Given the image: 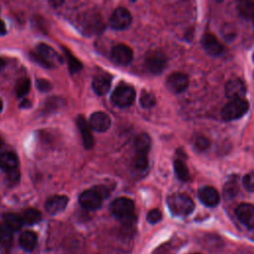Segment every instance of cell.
Listing matches in <instances>:
<instances>
[{
    "mask_svg": "<svg viewBox=\"0 0 254 254\" xmlns=\"http://www.w3.org/2000/svg\"><path fill=\"white\" fill-rule=\"evenodd\" d=\"M167 204L174 215L187 216L194 209L193 200L186 193L176 192L168 196Z\"/></svg>",
    "mask_w": 254,
    "mask_h": 254,
    "instance_id": "obj_1",
    "label": "cell"
},
{
    "mask_svg": "<svg viewBox=\"0 0 254 254\" xmlns=\"http://www.w3.org/2000/svg\"><path fill=\"white\" fill-rule=\"evenodd\" d=\"M31 57L35 62L49 68L58 66L63 63L61 56L46 44H39L35 51L31 53Z\"/></svg>",
    "mask_w": 254,
    "mask_h": 254,
    "instance_id": "obj_2",
    "label": "cell"
},
{
    "mask_svg": "<svg viewBox=\"0 0 254 254\" xmlns=\"http://www.w3.org/2000/svg\"><path fill=\"white\" fill-rule=\"evenodd\" d=\"M106 195V190H100V188L86 190L80 193L78 201L79 204L87 210H95L102 204L103 197Z\"/></svg>",
    "mask_w": 254,
    "mask_h": 254,
    "instance_id": "obj_3",
    "label": "cell"
},
{
    "mask_svg": "<svg viewBox=\"0 0 254 254\" xmlns=\"http://www.w3.org/2000/svg\"><path fill=\"white\" fill-rule=\"evenodd\" d=\"M136 92L134 88L126 83H120L111 94V101L119 107H128L135 100Z\"/></svg>",
    "mask_w": 254,
    "mask_h": 254,
    "instance_id": "obj_4",
    "label": "cell"
},
{
    "mask_svg": "<svg viewBox=\"0 0 254 254\" xmlns=\"http://www.w3.org/2000/svg\"><path fill=\"white\" fill-rule=\"evenodd\" d=\"M135 204L128 197H117L111 203V211L117 218L123 221H130L134 217Z\"/></svg>",
    "mask_w": 254,
    "mask_h": 254,
    "instance_id": "obj_5",
    "label": "cell"
},
{
    "mask_svg": "<svg viewBox=\"0 0 254 254\" xmlns=\"http://www.w3.org/2000/svg\"><path fill=\"white\" fill-rule=\"evenodd\" d=\"M249 109V103L244 98L230 100L221 110V117L226 120H234L242 117Z\"/></svg>",
    "mask_w": 254,
    "mask_h": 254,
    "instance_id": "obj_6",
    "label": "cell"
},
{
    "mask_svg": "<svg viewBox=\"0 0 254 254\" xmlns=\"http://www.w3.org/2000/svg\"><path fill=\"white\" fill-rule=\"evenodd\" d=\"M167 64L166 56L158 50L149 52L145 57V66L146 68L154 74L161 73Z\"/></svg>",
    "mask_w": 254,
    "mask_h": 254,
    "instance_id": "obj_7",
    "label": "cell"
},
{
    "mask_svg": "<svg viewBox=\"0 0 254 254\" xmlns=\"http://www.w3.org/2000/svg\"><path fill=\"white\" fill-rule=\"evenodd\" d=\"M132 22V17L130 12L122 7L117 8L109 18V26L113 30H126L130 27Z\"/></svg>",
    "mask_w": 254,
    "mask_h": 254,
    "instance_id": "obj_8",
    "label": "cell"
},
{
    "mask_svg": "<svg viewBox=\"0 0 254 254\" xmlns=\"http://www.w3.org/2000/svg\"><path fill=\"white\" fill-rule=\"evenodd\" d=\"M111 60L119 65H128L133 60V51L124 44L114 46L110 53Z\"/></svg>",
    "mask_w": 254,
    "mask_h": 254,
    "instance_id": "obj_9",
    "label": "cell"
},
{
    "mask_svg": "<svg viewBox=\"0 0 254 254\" xmlns=\"http://www.w3.org/2000/svg\"><path fill=\"white\" fill-rule=\"evenodd\" d=\"M235 214L242 224L247 228H254V205L250 203H241L235 209Z\"/></svg>",
    "mask_w": 254,
    "mask_h": 254,
    "instance_id": "obj_10",
    "label": "cell"
},
{
    "mask_svg": "<svg viewBox=\"0 0 254 254\" xmlns=\"http://www.w3.org/2000/svg\"><path fill=\"white\" fill-rule=\"evenodd\" d=\"M189 85V78L185 73L173 72L167 78V86L174 93L184 91Z\"/></svg>",
    "mask_w": 254,
    "mask_h": 254,
    "instance_id": "obj_11",
    "label": "cell"
},
{
    "mask_svg": "<svg viewBox=\"0 0 254 254\" xmlns=\"http://www.w3.org/2000/svg\"><path fill=\"white\" fill-rule=\"evenodd\" d=\"M67 202H68V197L66 195L55 194L50 196L47 199L45 203V208L48 213L55 215L64 210V208L67 205Z\"/></svg>",
    "mask_w": 254,
    "mask_h": 254,
    "instance_id": "obj_12",
    "label": "cell"
},
{
    "mask_svg": "<svg viewBox=\"0 0 254 254\" xmlns=\"http://www.w3.org/2000/svg\"><path fill=\"white\" fill-rule=\"evenodd\" d=\"M111 81H112V76L108 72L100 71L93 77L92 88L96 94L103 95L109 90Z\"/></svg>",
    "mask_w": 254,
    "mask_h": 254,
    "instance_id": "obj_13",
    "label": "cell"
},
{
    "mask_svg": "<svg viewBox=\"0 0 254 254\" xmlns=\"http://www.w3.org/2000/svg\"><path fill=\"white\" fill-rule=\"evenodd\" d=\"M110 124H111L110 118L104 112L97 111L90 115L89 126L91 127V129L97 132H104L108 130V128L110 127Z\"/></svg>",
    "mask_w": 254,
    "mask_h": 254,
    "instance_id": "obj_14",
    "label": "cell"
},
{
    "mask_svg": "<svg viewBox=\"0 0 254 254\" xmlns=\"http://www.w3.org/2000/svg\"><path fill=\"white\" fill-rule=\"evenodd\" d=\"M198 198L199 200L207 206H215L219 202V193L218 191L209 186L202 187L198 190Z\"/></svg>",
    "mask_w": 254,
    "mask_h": 254,
    "instance_id": "obj_15",
    "label": "cell"
},
{
    "mask_svg": "<svg viewBox=\"0 0 254 254\" xmlns=\"http://www.w3.org/2000/svg\"><path fill=\"white\" fill-rule=\"evenodd\" d=\"M246 92V86L241 79H231L225 85V94L228 98L237 99L242 98Z\"/></svg>",
    "mask_w": 254,
    "mask_h": 254,
    "instance_id": "obj_16",
    "label": "cell"
},
{
    "mask_svg": "<svg viewBox=\"0 0 254 254\" xmlns=\"http://www.w3.org/2000/svg\"><path fill=\"white\" fill-rule=\"evenodd\" d=\"M201 43L206 53L211 56H219L223 52L222 44L211 34H205L201 39Z\"/></svg>",
    "mask_w": 254,
    "mask_h": 254,
    "instance_id": "obj_17",
    "label": "cell"
},
{
    "mask_svg": "<svg viewBox=\"0 0 254 254\" xmlns=\"http://www.w3.org/2000/svg\"><path fill=\"white\" fill-rule=\"evenodd\" d=\"M76 124L81 135L83 146L86 149H90L94 144V139L85 118L82 115H78L76 118Z\"/></svg>",
    "mask_w": 254,
    "mask_h": 254,
    "instance_id": "obj_18",
    "label": "cell"
},
{
    "mask_svg": "<svg viewBox=\"0 0 254 254\" xmlns=\"http://www.w3.org/2000/svg\"><path fill=\"white\" fill-rule=\"evenodd\" d=\"M18 157L14 152H3L0 154V169L7 173L18 169Z\"/></svg>",
    "mask_w": 254,
    "mask_h": 254,
    "instance_id": "obj_19",
    "label": "cell"
},
{
    "mask_svg": "<svg viewBox=\"0 0 254 254\" xmlns=\"http://www.w3.org/2000/svg\"><path fill=\"white\" fill-rule=\"evenodd\" d=\"M38 237L37 234L34 231L31 230H26L23 231L19 237V244L27 252H31L35 249L37 245Z\"/></svg>",
    "mask_w": 254,
    "mask_h": 254,
    "instance_id": "obj_20",
    "label": "cell"
},
{
    "mask_svg": "<svg viewBox=\"0 0 254 254\" xmlns=\"http://www.w3.org/2000/svg\"><path fill=\"white\" fill-rule=\"evenodd\" d=\"M148 171V157L144 154H136L132 162V172L135 176L141 177Z\"/></svg>",
    "mask_w": 254,
    "mask_h": 254,
    "instance_id": "obj_21",
    "label": "cell"
},
{
    "mask_svg": "<svg viewBox=\"0 0 254 254\" xmlns=\"http://www.w3.org/2000/svg\"><path fill=\"white\" fill-rule=\"evenodd\" d=\"M3 223L7 225L13 232L19 231L24 225L21 215L16 213H5L3 215Z\"/></svg>",
    "mask_w": 254,
    "mask_h": 254,
    "instance_id": "obj_22",
    "label": "cell"
},
{
    "mask_svg": "<svg viewBox=\"0 0 254 254\" xmlns=\"http://www.w3.org/2000/svg\"><path fill=\"white\" fill-rule=\"evenodd\" d=\"M236 9L242 18L254 20V1H239Z\"/></svg>",
    "mask_w": 254,
    "mask_h": 254,
    "instance_id": "obj_23",
    "label": "cell"
},
{
    "mask_svg": "<svg viewBox=\"0 0 254 254\" xmlns=\"http://www.w3.org/2000/svg\"><path fill=\"white\" fill-rule=\"evenodd\" d=\"M151 147V139L148 134L142 133L135 140V150L136 154L148 155V152Z\"/></svg>",
    "mask_w": 254,
    "mask_h": 254,
    "instance_id": "obj_24",
    "label": "cell"
},
{
    "mask_svg": "<svg viewBox=\"0 0 254 254\" xmlns=\"http://www.w3.org/2000/svg\"><path fill=\"white\" fill-rule=\"evenodd\" d=\"M21 215L22 221L27 225H34L38 223L42 219V213L40 210L36 208H28L25 209Z\"/></svg>",
    "mask_w": 254,
    "mask_h": 254,
    "instance_id": "obj_25",
    "label": "cell"
},
{
    "mask_svg": "<svg viewBox=\"0 0 254 254\" xmlns=\"http://www.w3.org/2000/svg\"><path fill=\"white\" fill-rule=\"evenodd\" d=\"M238 191H239V178L238 176L234 175L230 177L228 181L225 183L223 192L227 198H232L237 194Z\"/></svg>",
    "mask_w": 254,
    "mask_h": 254,
    "instance_id": "obj_26",
    "label": "cell"
},
{
    "mask_svg": "<svg viewBox=\"0 0 254 254\" xmlns=\"http://www.w3.org/2000/svg\"><path fill=\"white\" fill-rule=\"evenodd\" d=\"M14 232L4 223L0 224V246L3 248H9L13 243Z\"/></svg>",
    "mask_w": 254,
    "mask_h": 254,
    "instance_id": "obj_27",
    "label": "cell"
},
{
    "mask_svg": "<svg viewBox=\"0 0 254 254\" xmlns=\"http://www.w3.org/2000/svg\"><path fill=\"white\" fill-rule=\"evenodd\" d=\"M174 170L179 180L181 181H189L190 180V171L186 165V163L181 159H176L174 161Z\"/></svg>",
    "mask_w": 254,
    "mask_h": 254,
    "instance_id": "obj_28",
    "label": "cell"
},
{
    "mask_svg": "<svg viewBox=\"0 0 254 254\" xmlns=\"http://www.w3.org/2000/svg\"><path fill=\"white\" fill-rule=\"evenodd\" d=\"M64 55H65L66 60H67V64H68L69 71L71 73H75L78 70H80L82 68L81 63L67 49L64 48Z\"/></svg>",
    "mask_w": 254,
    "mask_h": 254,
    "instance_id": "obj_29",
    "label": "cell"
},
{
    "mask_svg": "<svg viewBox=\"0 0 254 254\" xmlns=\"http://www.w3.org/2000/svg\"><path fill=\"white\" fill-rule=\"evenodd\" d=\"M30 79L27 77H22L18 80L16 84V93L18 97H23L25 96L29 91H30Z\"/></svg>",
    "mask_w": 254,
    "mask_h": 254,
    "instance_id": "obj_30",
    "label": "cell"
},
{
    "mask_svg": "<svg viewBox=\"0 0 254 254\" xmlns=\"http://www.w3.org/2000/svg\"><path fill=\"white\" fill-rule=\"evenodd\" d=\"M156 103V98L155 96L147 91H143L141 93L140 96V104L141 106H143L144 108H150L152 106H154Z\"/></svg>",
    "mask_w": 254,
    "mask_h": 254,
    "instance_id": "obj_31",
    "label": "cell"
},
{
    "mask_svg": "<svg viewBox=\"0 0 254 254\" xmlns=\"http://www.w3.org/2000/svg\"><path fill=\"white\" fill-rule=\"evenodd\" d=\"M147 221L151 224H155V223H158L161 219H162V213L159 209L157 208H154V209H151L148 213H147Z\"/></svg>",
    "mask_w": 254,
    "mask_h": 254,
    "instance_id": "obj_32",
    "label": "cell"
},
{
    "mask_svg": "<svg viewBox=\"0 0 254 254\" xmlns=\"http://www.w3.org/2000/svg\"><path fill=\"white\" fill-rule=\"evenodd\" d=\"M243 186L248 191H254V171L248 173L243 178Z\"/></svg>",
    "mask_w": 254,
    "mask_h": 254,
    "instance_id": "obj_33",
    "label": "cell"
},
{
    "mask_svg": "<svg viewBox=\"0 0 254 254\" xmlns=\"http://www.w3.org/2000/svg\"><path fill=\"white\" fill-rule=\"evenodd\" d=\"M194 146L197 150L202 151V150H205L209 146V141L203 136H198L194 141Z\"/></svg>",
    "mask_w": 254,
    "mask_h": 254,
    "instance_id": "obj_34",
    "label": "cell"
},
{
    "mask_svg": "<svg viewBox=\"0 0 254 254\" xmlns=\"http://www.w3.org/2000/svg\"><path fill=\"white\" fill-rule=\"evenodd\" d=\"M36 85H37L38 89L41 90V91H49V90L52 88L51 83H50L47 79H45V78H39V79H37Z\"/></svg>",
    "mask_w": 254,
    "mask_h": 254,
    "instance_id": "obj_35",
    "label": "cell"
},
{
    "mask_svg": "<svg viewBox=\"0 0 254 254\" xmlns=\"http://www.w3.org/2000/svg\"><path fill=\"white\" fill-rule=\"evenodd\" d=\"M20 179V172L18 169L12 171V172H9L8 175H7V182L10 183L11 185L13 184H16Z\"/></svg>",
    "mask_w": 254,
    "mask_h": 254,
    "instance_id": "obj_36",
    "label": "cell"
},
{
    "mask_svg": "<svg viewBox=\"0 0 254 254\" xmlns=\"http://www.w3.org/2000/svg\"><path fill=\"white\" fill-rule=\"evenodd\" d=\"M6 34V26L4 22L0 19V36H3Z\"/></svg>",
    "mask_w": 254,
    "mask_h": 254,
    "instance_id": "obj_37",
    "label": "cell"
},
{
    "mask_svg": "<svg viewBox=\"0 0 254 254\" xmlns=\"http://www.w3.org/2000/svg\"><path fill=\"white\" fill-rule=\"evenodd\" d=\"M30 106H31V103H30V101H29L28 99H24V100H22L21 103H20V107H21V108H28V107H30Z\"/></svg>",
    "mask_w": 254,
    "mask_h": 254,
    "instance_id": "obj_38",
    "label": "cell"
},
{
    "mask_svg": "<svg viewBox=\"0 0 254 254\" xmlns=\"http://www.w3.org/2000/svg\"><path fill=\"white\" fill-rule=\"evenodd\" d=\"M4 65H5V61L0 57V69H1L2 67H4Z\"/></svg>",
    "mask_w": 254,
    "mask_h": 254,
    "instance_id": "obj_39",
    "label": "cell"
},
{
    "mask_svg": "<svg viewBox=\"0 0 254 254\" xmlns=\"http://www.w3.org/2000/svg\"><path fill=\"white\" fill-rule=\"evenodd\" d=\"M2 108H3V102H2V100L0 99V112L2 111Z\"/></svg>",
    "mask_w": 254,
    "mask_h": 254,
    "instance_id": "obj_40",
    "label": "cell"
},
{
    "mask_svg": "<svg viewBox=\"0 0 254 254\" xmlns=\"http://www.w3.org/2000/svg\"><path fill=\"white\" fill-rule=\"evenodd\" d=\"M3 146V141H2V139H1V137H0V148Z\"/></svg>",
    "mask_w": 254,
    "mask_h": 254,
    "instance_id": "obj_41",
    "label": "cell"
},
{
    "mask_svg": "<svg viewBox=\"0 0 254 254\" xmlns=\"http://www.w3.org/2000/svg\"><path fill=\"white\" fill-rule=\"evenodd\" d=\"M193 254H200V253H193Z\"/></svg>",
    "mask_w": 254,
    "mask_h": 254,
    "instance_id": "obj_42",
    "label": "cell"
},
{
    "mask_svg": "<svg viewBox=\"0 0 254 254\" xmlns=\"http://www.w3.org/2000/svg\"><path fill=\"white\" fill-rule=\"evenodd\" d=\"M253 60H254V55H253Z\"/></svg>",
    "mask_w": 254,
    "mask_h": 254,
    "instance_id": "obj_43",
    "label": "cell"
}]
</instances>
